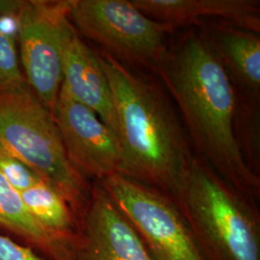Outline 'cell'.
Listing matches in <instances>:
<instances>
[{
	"instance_id": "6da1fadb",
	"label": "cell",
	"mask_w": 260,
	"mask_h": 260,
	"mask_svg": "<svg viewBox=\"0 0 260 260\" xmlns=\"http://www.w3.org/2000/svg\"><path fill=\"white\" fill-rule=\"evenodd\" d=\"M155 73L180 111L195 156L257 203L260 176L249 167L237 134V90L202 33L191 29L170 46Z\"/></svg>"
},
{
	"instance_id": "7a4b0ae2",
	"label": "cell",
	"mask_w": 260,
	"mask_h": 260,
	"mask_svg": "<svg viewBox=\"0 0 260 260\" xmlns=\"http://www.w3.org/2000/svg\"><path fill=\"white\" fill-rule=\"evenodd\" d=\"M109 81L122 160L119 175L175 200L195 156L182 121L154 80L98 52Z\"/></svg>"
},
{
	"instance_id": "3957f363",
	"label": "cell",
	"mask_w": 260,
	"mask_h": 260,
	"mask_svg": "<svg viewBox=\"0 0 260 260\" xmlns=\"http://www.w3.org/2000/svg\"><path fill=\"white\" fill-rule=\"evenodd\" d=\"M183 214L205 260H260L257 203L194 156L173 200Z\"/></svg>"
},
{
	"instance_id": "277c9868",
	"label": "cell",
	"mask_w": 260,
	"mask_h": 260,
	"mask_svg": "<svg viewBox=\"0 0 260 260\" xmlns=\"http://www.w3.org/2000/svg\"><path fill=\"white\" fill-rule=\"evenodd\" d=\"M0 146L62 196L80 219L93 181L71 163L53 115L27 83L0 88Z\"/></svg>"
},
{
	"instance_id": "5b68a950",
	"label": "cell",
	"mask_w": 260,
	"mask_h": 260,
	"mask_svg": "<svg viewBox=\"0 0 260 260\" xmlns=\"http://www.w3.org/2000/svg\"><path fill=\"white\" fill-rule=\"evenodd\" d=\"M69 18L78 34L128 67L155 72L170 47L172 29L146 16L130 0H70Z\"/></svg>"
},
{
	"instance_id": "8992f818",
	"label": "cell",
	"mask_w": 260,
	"mask_h": 260,
	"mask_svg": "<svg viewBox=\"0 0 260 260\" xmlns=\"http://www.w3.org/2000/svg\"><path fill=\"white\" fill-rule=\"evenodd\" d=\"M138 233L152 260H205L177 204L120 175L98 180Z\"/></svg>"
},
{
	"instance_id": "52a82bcc",
	"label": "cell",
	"mask_w": 260,
	"mask_h": 260,
	"mask_svg": "<svg viewBox=\"0 0 260 260\" xmlns=\"http://www.w3.org/2000/svg\"><path fill=\"white\" fill-rule=\"evenodd\" d=\"M70 0H25L19 15V61L25 81L51 114L63 83V42Z\"/></svg>"
},
{
	"instance_id": "ba28073f",
	"label": "cell",
	"mask_w": 260,
	"mask_h": 260,
	"mask_svg": "<svg viewBox=\"0 0 260 260\" xmlns=\"http://www.w3.org/2000/svg\"><path fill=\"white\" fill-rule=\"evenodd\" d=\"M52 115L66 153L83 177L93 181L119 175L122 160L120 141L95 113L61 87Z\"/></svg>"
},
{
	"instance_id": "9c48e42d",
	"label": "cell",
	"mask_w": 260,
	"mask_h": 260,
	"mask_svg": "<svg viewBox=\"0 0 260 260\" xmlns=\"http://www.w3.org/2000/svg\"><path fill=\"white\" fill-rule=\"evenodd\" d=\"M71 260H152L144 243L98 180L79 219Z\"/></svg>"
},
{
	"instance_id": "30bf717a",
	"label": "cell",
	"mask_w": 260,
	"mask_h": 260,
	"mask_svg": "<svg viewBox=\"0 0 260 260\" xmlns=\"http://www.w3.org/2000/svg\"><path fill=\"white\" fill-rule=\"evenodd\" d=\"M62 63V87L75 101L95 113L118 137L111 89L99 54L84 42L72 22L66 30Z\"/></svg>"
},
{
	"instance_id": "8fae6325",
	"label": "cell",
	"mask_w": 260,
	"mask_h": 260,
	"mask_svg": "<svg viewBox=\"0 0 260 260\" xmlns=\"http://www.w3.org/2000/svg\"><path fill=\"white\" fill-rule=\"evenodd\" d=\"M202 35L219 57L233 84L246 101L258 105L260 95L259 33L219 20L205 23Z\"/></svg>"
},
{
	"instance_id": "7c38bea8",
	"label": "cell",
	"mask_w": 260,
	"mask_h": 260,
	"mask_svg": "<svg viewBox=\"0 0 260 260\" xmlns=\"http://www.w3.org/2000/svg\"><path fill=\"white\" fill-rule=\"evenodd\" d=\"M150 19L172 30L215 19L260 33V4L255 0H130Z\"/></svg>"
},
{
	"instance_id": "4fadbf2b",
	"label": "cell",
	"mask_w": 260,
	"mask_h": 260,
	"mask_svg": "<svg viewBox=\"0 0 260 260\" xmlns=\"http://www.w3.org/2000/svg\"><path fill=\"white\" fill-rule=\"evenodd\" d=\"M0 233L38 252L47 260H71L75 242L48 232L29 213L20 193L0 174Z\"/></svg>"
},
{
	"instance_id": "5bb4252c",
	"label": "cell",
	"mask_w": 260,
	"mask_h": 260,
	"mask_svg": "<svg viewBox=\"0 0 260 260\" xmlns=\"http://www.w3.org/2000/svg\"><path fill=\"white\" fill-rule=\"evenodd\" d=\"M29 213L48 232L76 242L79 219L62 196L44 181L20 193Z\"/></svg>"
},
{
	"instance_id": "9a60e30c",
	"label": "cell",
	"mask_w": 260,
	"mask_h": 260,
	"mask_svg": "<svg viewBox=\"0 0 260 260\" xmlns=\"http://www.w3.org/2000/svg\"><path fill=\"white\" fill-rule=\"evenodd\" d=\"M18 39L0 29V88L26 83L21 70Z\"/></svg>"
},
{
	"instance_id": "2e32d148",
	"label": "cell",
	"mask_w": 260,
	"mask_h": 260,
	"mask_svg": "<svg viewBox=\"0 0 260 260\" xmlns=\"http://www.w3.org/2000/svg\"><path fill=\"white\" fill-rule=\"evenodd\" d=\"M0 174L19 193L36 185L42 180L37 175L17 157L0 146Z\"/></svg>"
},
{
	"instance_id": "e0dca14e",
	"label": "cell",
	"mask_w": 260,
	"mask_h": 260,
	"mask_svg": "<svg viewBox=\"0 0 260 260\" xmlns=\"http://www.w3.org/2000/svg\"><path fill=\"white\" fill-rule=\"evenodd\" d=\"M0 260H47L25 245L0 233Z\"/></svg>"
},
{
	"instance_id": "ac0fdd59",
	"label": "cell",
	"mask_w": 260,
	"mask_h": 260,
	"mask_svg": "<svg viewBox=\"0 0 260 260\" xmlns=\"http://www.w3.org/2000/svg\"><path fill=\"white\" fill-rule=\"evenodd\" d=\"M25 0H0V17L19 16Z\"/></svg>"
}]
</instances>
